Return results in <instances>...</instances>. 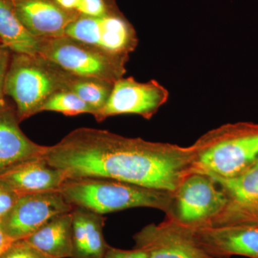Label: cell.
<instances>
[{
    "mask_svg": "<svg viewBox=\"0 0 258 258\" xmlns=\"http://www.w3.org/2000/svg\"><path fill=\"white\" fill-rule=\"evenodd\" d=\"M55 1L63 9L77 13V9L81 0H55Z\"/></svg>",
    "mask_w": 258,
    "mask_h": 258,
    "instance_id": "obj_26",
    "label": "cell"
},
{
    "mask_svg": "<svg viewBox=\"0 0 258 258\" xmlns=\"http://www.w3.org/2000/svg\"><path fill=\"white\" fill-rule=\"evenodd\" d=\"M0 258H54L43 253L26 240L13 241Z\"/></svg>",
    "mask_w": 258,
    "mask_h": 258,
    "instance_id": "obj_22",
    "label": "cell"
},
{
    "mask_svg": "<svg viewBox=\"0 0 258 258\" xmlns=\"http://www.w3.org/2000/svg\"><path fill=\"white\" fill-rule=\"evenodd\" d=\"M41 38L34 36L15 14L10 0H0V44L13 53L38 55Z\"/></svg>",
    "mask_w": 258,
    "mask_h": 258,
    "instance_id": "obj_18",
    "label": "cell"
},
{
    "mask_svg": "<svg viewBox=\"0 0 258 258\" xmlns=\"http://www.w3.org/2000/svg\"><path fill=\"white\" fill-rule=\"evenodd\" d=\"M42 158L67 179L103 178L173 193L191 172L193 149L83 127L47 147Z\"/></svg>",
    "mask_w": 258,
    "mask_h": 258,
    "instance_id": "obj_1",
    "label": "cell"
},
{
    "mask_svg": "<svg viewBox=\"0 0 258 258\" xmlns=\"http://www.w3.org/2000/svg\"><path fill=\"white\" fill-rule=\"evenodd\" d=\"M66 36L120 57H128L137 44L133 27L118 10L98 18L79 15L66 29Z\"/></svg>",
    "mask_w": 258,
    "mask_h": 258,
    "instance_id": "obj_7",
    "label": "cell"
},
{
    "mask_svg": "<svg viewBox=\"0 0 258 258\" xmlns=\"http://www.w3.org/2000/svg\"><path fill=\"white\" fill-rule=\"evenodd\" d=\"M104 258H149L148 254L142 249L134 248L131 250H125L108 247Z\"/></svg>",
    "mask_w": 258,
    "mask_h": 258,
    "instance_id": "obj_25",
    "label": "cell"
},
{
    "mask_svg": "<svg viewBox=\"0 0 258 258\" xmlns=\"http://www.w3.org/2000/svg\"><path fill=\"white\" fill-rule=\"evenodd\" d=\"M25 240L50 257H72V212L54 217Z\"/></svg>",
    "mask_w": 258,
    "mask_h": 258,
    "instance_id": "obj_17",
    "label": "cell"
},
{
    "mask_svg": "<svg viewBox=\"0 0 258 258\" xmlns=\"http://www.w3.org/2000/svg\"><path fill=\"white\" fill-rule=\"evenodd\" d=\"M191 147V172L220 179L234 177L258 161V123L222 125L205 134Z\"/></svg>",
    "mask_w": 258,
    "mask_h": 258,
    "instance_id": "obj_2",
    "label": "cell"
},
{
    "mask_svg": "<svg viewBox=\"0 0 258 258\" xmlns=\"http://www.w3.org/2000/svg\"><path fill=\"white\" fill-rule=\"evenodd\" d=\"M212 179L223 190L227 202L221 213L206 227H258V161L234 177Z\"/></svg>",
    "mask_w": 258,
    "mask_h": 258,
    "instance_id": "obj_11",
    "label": "cell"
},
{
    "mask_svg": "<svg viewBox=\"0 0 258 258\" xmlns=\"http://www.w3.org/2000/svg\"><path fill=\"white\" fill-rule=\"evenodd\" d=\"M203 248L214 258H258V227L227 225L195 229Z\"/></svg>",
    "mask_w": 258,
    "mask_h": 258,
    "instance_id": "obj_12",
    "label": "cell"
},
{
    "mask_svg": "<svg viewBox=\"0 0 258 258\" xmlns=\"http://www.w3.org/2000/svg\"><path fill=\"white\" fill-rule=\"evenodd\" d=\"M20 197L9 184L0 179V221L9 213Z\"/></svg>",
    "mask_w": 258,
    "mask_h": 258,
    "instance_id": "obj_23",
    "label": "cell"
},
{
    "mask_svg": "<svg viewBox=\"0 0 258 258\" xmlns=\"http://www.w3.org/2000/svg\"><path fill=\"white\" fill-rule=\"evenodd\" d=\"M59 191L74 208L98 214L148 208L170 212L173 193L103 178L66 179Z\"/></svg>",
    "mask_w": 258,
    "mask_h": 258,
    "instance_id": "obj_3",
    "label": "cell"
},
{
    "mask_svg": "<svg viewBox=\"0 0 258 258\" xmlns=\"http://www.w3.org/2000/svg\"><path fill=\"white\" fill-rule=\"evenodd\" d=\"M12 53L13 52L8 47L0 44V105L6 101L5 95V83L8 69H9Z\"/></svg>",
    "mask_w": 258,
    "mask_h": 258,
    "instance_id": "obj_24",
    "label": "cell"
},
{
    "mask_svg": "<svg viewBox=\"0 0 258 258\" xmlns=\"http://www.w3.org/2000/svg\"><path fill=\"white\" fill-rule=\"evenodd\" d=\"M223 190L210 176L191 172L173 192L171 217L182 225L196 229L206 227L227 205Z\"/></svg>",
    "mask_w": 258,
    "mask_h": 258,
    "instance_id": "obj_6",
    "label": "cell"
},
{
    "mask_svg": "<svg viewBox=\"0 0 258 258\" xmlns=\"http://www.w3.org/2000/svg\"><path fill=\"white\" fill-rule=\"evenodd\" d=\"M167 92L156 81L140 83L132 77L117 80L105 106L95 117L102 121L113 115H139L150 118L166 103Z\"/></svg>",
    "mask_w": 258,
    "mask_h": 258,
    "instance_id": "obj_10",
    "label": "cell"
},
{
    "mask_svg": "<svg viewBox=\"0 0 258 258\" xmlns=\"http://www.w3.org/2000/svg\"><path fill=\"white\" fill-rule=\"evenodd\" d=\"M38 55L73 76L111 83L123 77L127 59L68 36L41 38Z\"/></svg>",
    "mask_w": 258,
    "mask_h": 258,
    "instance_id": "obj_5",
    "label": "cell"
},
{
    "mask_svg": "<svg viewBox=\"0 0 258 258\" xmlns=\"http://www.w3.org/2000/svg\"><path fill=\"white\" fill-rule=\"evenodd\" d=\"M105 220L103 215L86 209L74 208L71 258H104L109 247L103 235Z\"/></svg>",
    "mask_w": 258,
    "mask_h": 258,
    "instance_id": "obj_16",
    "label": "cell"
},
{
    "mask_svg": "<svg viewBox=\"0 0 258 258\" xmlns=\"http://www.w3.org/2000/svg\"><path fill=\"white\" fill-rule=\"evenodd\" d=\"M15 14L38 38L66 36V29L79 14L61 8L55 0H10Z\"/></svg>",
    "mask_w": 258,
    "mask_h": 258,
    "instance_id": "obj_13",
    "label": "cell"
},
{
    "mask_svg": "<svg viewBox=\"0 0 258 258\" xmlns=\"http://www.w3.org/2000/svg\"><path fill=\"white\" fill-rule=\"evenodd\" d=\"M13 242V241L5 234L0 222V255Z\"/></svg>",
    "mask_w": 258,
    "mask_h": 258,
    "instance_id": "obj_27",
    "label": "cell"
},
{
    "mask_svg": "<svg viewBox=\"0 0 258 258\" xmlns=\"http://www.w3.org/2000/svg\"><path fill=\"white\" fill-rule=\"evenodd\" d=\"M118 10L114 0H81L77 13L83 16L98 18Z\"/></svg>",
    "mask_w": 258,
    "mask_h": 258,
    "instance_id": "obj_21",
    "label": "cell"
},
{
    "mask_svg": "<svg viewBox=\"0 0 258 258\" xmlns=\"http://www.w3.org/2000/svg\"><path fill=\"white\" fill-rule=\"evenodd\" d=\"M136 248L149 258H214L203 248L195 229L171 217L159 224H150L134 236Z\"/></svg>",
    "mask_w": 258,
    "mask_h": 258,
    "instance_id": "obj_8",
    "label": "cell"
},
{
    "mask_svg": "<svg viewBox=\"0 0 258 258\" xmlns=\"http://www.w3.org/2000/svg\"><path fill=\"white\" fill-rule=\"evenodd\" d=\"M42 111L59 112L69 116L89 113L95 116L96 111L77 95L69 90H62L54 93L42 108Z\"/></svg>",
    "mask_w": 258,
    "mask_h": 258,
    "instance_id": "obj_20",
    "label": "cell"
},
{
    "mask_svg": "<svg viewBox=\"0 0 258 258\" xmlns=\"http://www.w3.org/2000/svg\"><path fill=\"white\" fill-rule=\"evenodd\" d=\"M0 179L23 196L28 194L59 191L67 179L62 171L40 157L5 171L0 174Z\"/></svg>",
    "mask_w": 258,
    "mask_h": 258,
    "instance_id": "obj_15",
    "label": "cell"
},
{
    "mask_svg": "<svg viewBox=\"0 0 258 258\" xmlns=\"http://www.w3.org/2000/svg\"><path fill=\"white\" fill-rule=\"evenodd\" d=\"M113 83L92 78L78 77L74 76L70 83L69 91L86 102L96 111V116L100 110L106 104L113 88Z\"/></svg>",
    "mask_w": 258,
    "mask_h": 258,
    "instance_id": "obj_19",
    "label": "cell"
},
{
    "mask_svg": "<svg viewBox=\"0 0 258 258\" xmlns=\"http://www.w3.org/2000/svg\"><path fill=\"white\" fill-rule=\"evenodd\" d=\"M16 110L7 101L0 105V174L42 157L47 147L32 142L19 126Z\"/></svg>",
    "mask_w": 258,
    "mask_h": 258,
    "instance_id": "obj_14",
    "label": "cell"
},
{
    "mask_svg": "<svg viewBox=\"0 0 258 258\" xmlns=\"http://www.w3.org/2000/svg\"><path fill=\"white\" fill-rule=\"evenodd\" d=\"M74 76L40 55L12 53L5 96L15 102L19 121L42 112L54 93L69 90Z\"/></svg>",
    "mask_w": 258,
    "mask_h": 258,
    "instance_id": "obj_4",
    "label": "cell"
},
{
    "mask_svg": "<svg viewBox=\"0 0 258 258\" xmlns=\"http://www.w3.org/2000/svg\"><path fill=\"white\" fill-rule=\"evenodd\" d=\"M74 209L59 191L28 194L19 198L0 222L12 240H24L54 217Z\"/></svg>",
    "mask_w": 258,
    "mask_h": 258,
    "instance_id": "obj_9",
    "label": "cell"
}]
</instances>
